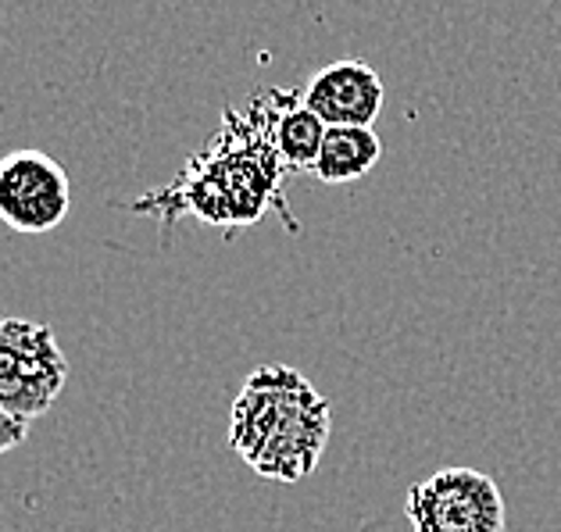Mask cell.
Returning a JSON list of instances; mask_svg holds the SVG:
<instances>
[{
    "mask_svg": "<svg viewBox=\"0 0 561 532\" xmlns=\"http://www.w3.org/2000/svg\"><path fill=\"white\" fill-rule=\"evenodd\" d=\"M382 158L376 126H325L311 175L325 186H344L368 175Z\"/></svg>",
    "mask_w": 561,
    "mask_h": 532,
    "instance_id": "7",
    "label": "cell"
},
{
    "mask_svg": "<svg viewBox=\"0 0 561 532\" xmlns=\"http://www.w3.org/2000/svg\"><path fill=\"white\" fill-rule=\"evenodd\" d=\"M72 208L68 172L44 150H8L0 154V222L11 233H54Z\"/></svg>",
    "mask_w": 561,
    "mask_h": 532,
    "instance_id": "5",
    "label": "cell"
},
{
    "mask_svg": "<svg viewBox=\"0 0 561 532\" xmlns=\"http://www.w3.org/2000/svg\"><path fill=\"white\" fill-rule=\"evenodd\" d=\"M325 136V122L305 107L300 93L276 90V107H272V143H276L286 172H311Z\"/></svg>",
    "mask_w": 561,
    "mask_h": 532,
    "instance_id": "8",
    "label": "cell"
},
{
    "mask_svg": "<svg viewBox=\"0 0 561 532\" xmlns=\"http://www.w3.org/2000/svg\"><path fill=\"white\" fill-rule=\"evenodd\" d=\"M272 107L276 90L254 97L251 112H226L222 129L208 150L186 161L180 180L129 204L133 211L158 215L161 222L180 215H197L201 222L237 229L254 225L276 208L290 222V204L283 200L286 165L272 143Z\"/></svg>",
    "mask_w": 561,
    "mask_h": 532,
    "instance_id": "1",
    "label": "cell"
},
{
    "mask_svg": "<svg viewBox=\"0 0 561 532\" xmlns=\"http://www.w3.org/2000/svg\"><path fill=\"white\" fill-rule=\"evenodd\" d=\"M382 97L387 90H382L379 72L354 58L319 68L300 90L305 107H311L325 126H376Z\"/></svg>",
    "mask_w": 561,
    "mask_h": 532,
    "instance_id": "6",
    "label": "cell"
},
{
    "mask_svg": "<svg viewBox=\"0 0 561 532\" xmlns=\"http://www.w3.org/2000/svg\"><path fill=\"white\" fill-rule=\"evenodd\" d=\"M333 407L290 365H262L229 407V447L257 479L300 483L319 469Z\"/></svg>",
    "mask_w": 561,
    "mask_h": 532,
    "instance_id": "2",
    "label": "cell"
},
{
    "mask_svg": "<svg viewBox=\"0 0 561 532\" xmlns=\"http://www.w3.org/2000/svg\"><path fill=\"white\" fill-rule=\"evenodd\" d=\"M68 383V358L44 322L0 319V412L19 421L47 415Z\"/></svg>",
    "mask_w": 561,
    "mask_h": 532,
    "instance_id": "3",
    "label": "cell"
},
{
    "mask_svg": "<svg viewBox=\"0 0 561 532\" xmlns=\"http://www.w3.org/2000/svg\"><path fill=\"white\" fill-rule=\"evenodd\" d=\"M404 518L412 532H504L508 508L486 472L450 465L408 486Z\"/></svg>",
    "mask_w": 561,
    "mask_h": 532,
    "instance_id": "4",
    "label": "cell"
},
{
    "mask_svg": "<svg viewBox=\"0 0 561 532\" xmlns=\"http://www.w3.org/2000/svg\"><path fill=\"white\" fill-rule=\"evenodd\" d=\"M25 436H30V421H19L15 415L0 412V458L11 454L15 447H22Z\"/></svg>",
    "mask_w": 561,
    "mask_h": 532,
    "instance_id": "9",
    "label": "cell"
}]
</instances>
